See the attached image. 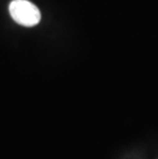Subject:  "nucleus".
<instances>
[{
    "label": "nucleus",
    "instance_id": "1",
    "mask_svg": "<svg viewBox=\"0 0 158 159\" xmlns=\"http://www.w3.org/2000/svg\"><path fill=\"white\" fill-rule=\"evenodd\" d=\"M9 13L15 21L22 26H36L41 20L39 9L28 0H13L9 4Z\"/></svg>",
    "mask_w": 158,
    "mask_h": 159
}]
</instances>
